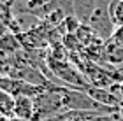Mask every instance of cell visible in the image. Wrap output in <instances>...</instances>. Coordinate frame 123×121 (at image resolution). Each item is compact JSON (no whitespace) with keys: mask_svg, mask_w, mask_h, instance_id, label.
<instances>
[{"mask_svg":"<svg viewBox=\"0 0 123 121\" xmlns=\"http://www.w3.org/2000/svg\"><path fill=\"white\" fill-rule=\"evenodd\" d=\"M88 25L93 30V34L102 40H107L114 35L116 26L109 16V0H100L98 2L97 9L93 11L92 18L88 21Z\"/></svg>","mask_w":123,"mask_h":121,"instance_id":"1","label":"cell"},{"mask_svg":"<svg viewBox=\"0 0 123 121\" xmlns=\"http://www.w3.org/2000/svg\"><path fill=\"white\" fill-rule=\"evenodd\" d=\"M0 121H5V119H4V118H0Z\"/></svg>","mask_w":123,"mask_h":121,"instance_id":"13","label":"cell"},{"mask_svg":"<svg viewBox=\"0 0 123 121\" xmlns=\"http://www.w3.org/2000/svg\"><path fill=\"white\" fill-rule=\"evenodd\" d=\"M5 121H25V119H19V118H16V116H12V118H9V119H5Z\"/></svg>","mask_w":123,"mask_h":121,"instance_id":"12","label":"cell"},{"mask_svg":"<svg viewBox=\"0 0 123 121\" xmlns=\"http://www.w3.org/2000/svg\"><path fill=\"white\" fill-rule=\"evenodd\" d=\"M104 54L113 67H123V40L116 34L104 42Z\"/></svg>","mask_w":123,"mask_h":121,"instance_id":"2","label":"cell"},{"mask_svg":"<svg viewBox=\"0 0 123 121\" xmlns=\"http://www.w3.org/2000/svg\"><path fill=\"white\" fill-rule=\"evenodd\" d=\"M53 0H16L12 5V12L16 14H33L35 16L44 5L51 4Z\"/></svg>","mask_w":123,"mask_h":121,"instance_id":"4","label":"cell"},{"mask_svg":"<svg viewBox=\"0 0 123 121\" xmlns=\"http://www.w3.org/2000/svg\"><path fill=\"white\" fill-rule=\"evenodd\" d=\"M76 37H77V40L83 44V47H88L95 39H97V35H95L93 30L90 28V25H85V23H81V26L77 28Z\"/></svg>","mask_w":123,"mask_h":121,"instance_id":"9","label":"cell"},{"mask_svg":"<svg viewBox=\"0 0 123 121\" xmlns=\"http://www.w3.org/2000/svg\"><path fill=\"white\" fill-rule=\"evenodd\" d=\"M100 0H72V11H74V16L81 23L88 25L93 11L97 9Z\"/></svg>","mask_w":123,"mask_h":121,"instance_id":"3","label":"cell"},{"mask_svg":"<svg viewBox=\"0 0 123 121\" xmlns=\"http://www.w3.org/2000/svg\"><path fill=\"white\" fill-rule=\"evenodd\" d=\"M79 26H81V21L77 19L74 14H70V16H67V18L63 19V23H62L60 26H56V28L60 30L62 35H67V34H76Z\"/></svg>","mask_w":123,"mask_h":121,"instance_id":"10","label":"cell"},{"mask_svg":"<svg viewBox=\"0 0 123 121\" xmlns=\"http://www.w3.org/2000/svg\"><path fill=\"white\" fill-rule=\"evenodd\" d=\"M33 112H35V104H33L32 97H16V104H14V116L16 118L32 121Z\"/></svg>","mask_w":123,"mask_h":121,"instance_id":"5","label":"cell"},{"mask_svg":"<svg viewBox=\"0 0 123 121\" xmlns=\"http://www.w3.org/2000/svg\"><path fill=\"white\" fill-rule=\"evenodd\" d=\"M0 2H2V4H5V5H11V7H12L16 0H0Z\"/></svg>","mask_w":123,"mask_h":121,"instance_id":"11","label":"cell"},{"mask_svg":"<svg viewBox=\"0 0 123 121\" xmlns=\"http://www.w3.org/2000/svg\"><path fill=\"white\" fill-rule=\"evenodd\" d=\"M0 49L9 54H18L19 51H23V46H21V42L18 39V35L14 34H5L0 37Z\"/></svg>","mask_w":123,"mask_h":121,"instance_id":"6","label":"cell"},{"mask_svg":"<svg viewBox=\"0 0 123 121\" xmlns=\"http://www.w3.org/2000/svg\"><path fill=\"white\" fill-rule=\"evenodd\" d=\"M109 16L116 28H123V0H109Z\"/></svg>","mask_w":123,"mask_h":121,"instance_id":"8","label":"cell"},{"mask_svg":"<svg viewBox=\"0 0 123 121\" xmlns=\"http://www.w3.org/2000/svg\"><path fill=\"white\" fill-rule=\"evenodd\" d=\"M14 104H16V97L0 90V118H4V119L12 118L14 116Z\"/></svg>","mask_w":123,"mask_h":121,"instance_id":"7","label":"cell"}]
</instances>
